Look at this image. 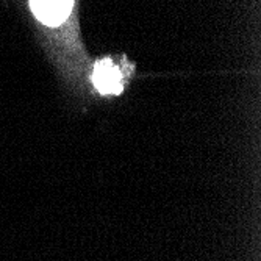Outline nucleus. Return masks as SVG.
Masks as SVG:
<instances>
[{"instance_id": "obj_1", "label": "nucleus", "mask_w": 261, "mask_h": 261, "mask_svg": "<svg viewBox=\"0 0 261 261\" xmlns=\"http://www.w3.org/2000/svg\"><path fill=\"white\" fill-rule=\"evenodd\" d=\"M74 0H30L35 16L45 25H60L69 16Z\"/></svg>"}, {"instance_id": "obj_2", "label": "nucleus", "mask_w": 261, "mask_h": 261, "mask_svg": "<svg viewBox=\"0 0 261 261\" xmlns=\"http://www.w3.org/2000/svg\"><path fill=\"white\" fill-rule=\"evenodd\" d=\"M92 82L102 94H119L122 91L121 70L110 60H103L96 64Z\"/></svg>"}]
</instances>
